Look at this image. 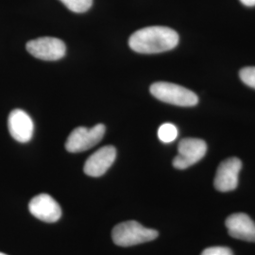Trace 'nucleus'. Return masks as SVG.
<instances>
[{
  "mask_svg": "<svg viewBox=\"0 0 255 255\" xmlns=\"http://www.w3.org/2000/svg\"><path fill=\"white\" fill-rule=\"evenodd\" d=\"M179 43L178 33L170 27L152 26L141 28L129 37V47L138 53L154 54L168 51Z\"/></svg>",
  "mask_w": 255,
  "mask_h": 255,
  "instance_id": "1",
  "label": "nucleus"
},
{
  "mask_svg": "<svg viewBox=\"0 0 255 255\" xmlns=\"http://www.w3.org/2000/svg\"><path fill=\"white\" fill-rule=\"evenodd\" d=\"M112 237L118 246H135L154 240L158 237V232L145 228L137 221L130 220L117 225L113 230Z\"/></svg>",
  "mask_w": 255,
  "mask_h": 255,
  "instance_id": "2",
  "label": "nucleus"
},
{
  "mask_svg": "<svg viewBox=\"0 0 255 255\" xmlns=\"http://www.w3.org/2000/svg\"><path fill=\"white\" fill-rule=\"evenodd\" d=\"M150 93L159 101L182 107L195 106L199 102L194 92L170 82H155L150 86Z\"/></svg>",
  "mask_w": 255,
  "mask_h": 255,
  "instance_id": "3",
  "label": "nucleus"
},
{
  "mask_svg": "<svg viewBox=\"0 0 255 255\" xmlns=\"http://www.w3.org/2000/svg\"><path fill=\"white\" fill-rule=\"evenodd\" d=\"M105 126L98 124L91 128L79 127L75 128L67 138L65 148L67 151L77 153L90 149L101 141L105 133Z\"/></svg>",
  "mask_w": 255,
  "mask_h": 255,
  "instance_id": "4",
  "label": "nucleus"
},
{
  "mask_svg": "<svg viewBox=\"0 0 255 255\" xmlns=\"http://www.w3.org/2000/svg\"><path fill=\"white\" fill-rule=\"evenodd\" d=\"M207 151L206 143L197 138L182 139L178 146V155L174 158L173 165L177 169H185L197 164Z\"/></svg>",
  "mask_w": 255,
  "mask_h": 255,
  "instance_id": "5",
  "label": "nucleus"
},
{
  "mask_svg": "<svg viewBox=\"0 0 255 255\" xmlns=\"http://www.w3.org/2000/svg\"><path fill=\"white\" fill-rule=\"evenodd\" d=\"M27 50L37 59L44 61H57L65 55L64 42L54 37H41L27 44Z\"/></svg>",
  "mask_w": 255,
  "mask_h": 255,
  "instance_id": "6",
  "label": "nucleus"
},
{
  "mask_svg": "<svg viewBox=\"0 0 255 255\" xmlns=\"http://www.w3.org/2000/svg\"><path fill=\"white\" fill-rule=\"evenodd\" d=\"M242 168V162L237 158H229L223 161L217 170L215 187L220 192L235 190L238 185V175Z\"/></svg>",
  "mask_w": 255,
  "mask_h": 255,
  "instance_id": "7",
  "label": "nucleus"
},
{
  "mask_svg": "<svg viewBox=\"0 0 255 255\" xmlns=\"http://www.w3.org/2000/svg\"><path fill=\"white\" fill-rule=\"evenodd\" d=\"M28 209L32 216L47 223H54L61 219L62 209L59 203L47 194H40L29 201Z\"/></svg>",
  "mask_w": 255,
  "mask_h": 255,
  "instance_id": "8",
  "label": "nucleus"
},
{
  "mask_svg": "<svg viewBox=\"0 0 255 255\" xmlns=\"http://www.w3.org/2000/svg\"><path fill=\"white\" fill-rule=\"evenodd\" d=\"M117 149L113 146H105L92 154L84 164V173L90 177H101L114 164Z\"/></svg>",
  "mask_w": 255,
  "mask_h": 255,
  "instance_id": "9",
  "label": "nucleus"
},
{
  "mask_svg": "<svg viewBox=\"0 0 255 255\" xmlns=\"http://www.w3.org/2000/svg\"><path fill=\"white\" fill-rule=\"evenodd\" d=\"M8 127L10 135L20 143H27L33 135V121L23 110H13L9 114Z\"/></svg>",
  "mask_w": 255,
  "mask_h": 255,
  "instance_id": "10",
  "label": "nucleus"
},
{
  "mask_svg": "<svg viewBox=\"0 0 255 255\" xmlns=\"http://www.w3.org/2000/svg\"><path fill=\"white\" fill-rule=\"evenodd\" d=\"M225 224L231 237L248 242H255V223L246 214H234L226 219Z\"/></svg>",
  "mask_w": 255,
  "mask_h": 255,
  "instance_id": "11",
  "label": "nucleus"
},
{
  "mask_svg": "<svg viewBox=\"0 0 255 255\" xmlns=\"http://www.w3.org/2000/svg\"><path fill=\"white\" fill-rule=\"evenodd\" d=\"M158 137L163 143H171L178 137V128L171 123H164L158 129Z\"/></svg>",
  "mask_w": 255,
  "mask_h": 255,
  "instance_id": "12",
  "label": "nucleus"
},
{
  "mask_svg": "<svg viewBox=\"0 0 255 255\" xmlns=\"http://www.w3.org/2000/svg\"><path fill=\"white\" fill-rule=\"evenodd\" d=\"M64 3L65 7L71 11L82 13L90 9L93 4V0H60Z\"/></svg>",
  "mask_w": 255,
  "mask_h": 255,
  "instance_id": "13",
  "label": "nucleus"
},
{
  "mask_svg": "<svg viewBox=\"0 0 255 255\" xmlns=\"http://www.w3.org/2000/svg\"><path fill=\"white\" fill-rule=\"evenodd\" d=\"M241 81L255 89V67H245L239 72Z\"/></svg>",
  "mask_w": 255,
  "mask_h": 255,
  "instance_id": "14",
  "label": "nucleus"
},
{
  "mask_svg": "<svg viewBox=\"0 0 255 255\" xmlns=\"http://www.w3.org/2000/svg\"><path fill=\"white\" fill-rule=\"evenodd\" d=\"M201 255H234V254L227 247H211L205 249Z\"/></svg>",
  "mask_w": 255,
  "mask_h": 255,
  "instance_id": "15",
  "label": "nucleus"
},
{
  "mask_svg": "<svg viewBox=\"0 0 255 255\" xmlns=\"http://www.w3.org/2000/svg\"><path fill=\"white\" fill-rule=\"evenodd\" d=\"M242 4L248 7H254L255 6V0H240Z\"/></svg>",
  "mask_w": 255,
  "mask_h": 255,
  "instance_id": "16",
  "label": "nucleus"
},
{
  "mask_svg": "<svg viewBox=\"0 0 255 255\" xmlns=\"http://www.w3.org/2000/svg\"><path fill=\"white\" fill-rule=\"evenodd\" d=\"M0 255H5V254H2V253H0Z\"/></svg>",
  "mask_w": 255,
  "mask_h": 255,
  "instance_id": "17",
  "label": "nucleus"
}]
</instances>
